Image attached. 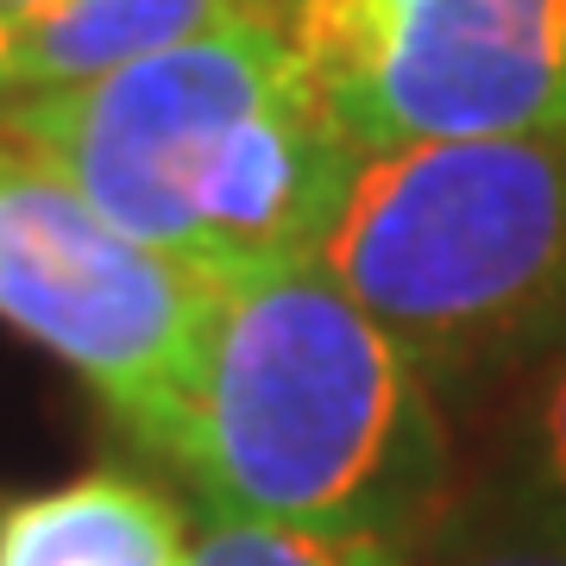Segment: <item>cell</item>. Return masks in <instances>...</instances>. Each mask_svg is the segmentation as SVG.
Returning a JSON list of instances; mask_svg holds the SVG:
<instances>
[{
    "label": "cell",
    "instance_id": "cell-1",
    "mask_svg": "<svg viewBox=\"0 0 566 566\" xmlns=\"http://www.w3.org/2000/svg\"><path fill=\"white\" fill-rule=\"evenodd\" d=\"M177 465L202 516L422 547L453 504L447 403L315 259L208 283Z\"/></svg>",
    "mask_w": 566,
    "mask_h": 566
},
{
    "label": "cell",
    "instance_id": "cell-2",
    "mask_svg": "<svg viewBox=\"0 0 566 566\" xmlns=\"http://www.w3.org/2000/svg\"><path fill=\"white\" fill-rule=\"evenodd\" d=\"M0 133L158 259L227 283L315 259L353 145L277 13L0 107Z\"/></svg>",
    "mask_w": 566,
    "mask_h": 566
},
{
    "label": "cell",
    "instance_id": "cell-3",
    "mask_svg": "<svg viewBox=\"0 0 566 566\" xmlns=\"http://www.w3.org/2000/svg\"><path fill=\"white\" fill-rule=\"evenodd\" d=\"M315 264L441 403L497 397L566 340V133L359 151Z\"/></svg>",
    "mask_w": 566,
    "mask_h": 566
},
{
    "label": "cell",
    "instance_id": "cell-4",
    "mask_svg": "<svg viewBox=\"0 0 566 566\" xmlns=\"http://www.w3.org/2000/svg\"><path fill=\"white\" fill-rule=\"evenodd\" d=\"M353 151L566 133V0H271Z\"/></svg>",
    "mask_w": 566,
    "mask_h": 566
},
{
    "label": "cell",
    "instance_id": "cell-5",
    "mask_svg": "<svg viewBox=\"0 0 566 566\" xmlns=\"http://www.w3.org/2000/svg\"><path fill=\"white\" fill-rule=\"evenodd\" d=\"M208 296L196 271L120 233L0 133V322L70 365L126 441L164 465L196 385Z\"/></svg>",
    "mask_w": 566,
    "mask_h": 566
},
{
    "label": "cell",
    "instance_id": "cell-6",
    "mask_svg": "<svg viewBox=\"0 0 566 566\" xmlns=\"http://www.w3.org/2000/svg\"><path fill=\"white\" fill-rule=\"evenodd\" d=\"M182 554L177 497L120 465L0 497V566H182Z\"/></svg>",
    "mask_w": 566,
    "mask_h": 566
},
{
    "label": "cell",
    "instance_id": "cell-7",
    "mask_svg": "<svg viewBox=\"0 0 566 566\" xmlns=\"http://www.w3.org/2000/svg\"><path fill=\"white\" fill-rule=\"evenodd\" d=\"M271 13V0H44L20 25V95L76 88L107 70L196 44L233 20Z\"/></svg>",
    "mask_w": 566,
    "mask_h": 566
},
{
    "label": "cell",
    "instance_id": "cell-8",
    "mask_svg": "<svg viewBox=\"0 0 566 566\" xmlns=\"http://www.w3.org/2000/svg\"><path fill=\"white\" fill-rule=\"evenodd\" d=\"M416 566H566V523L485 472L453 491L441 523L416 547Z\"/></svg>",
    "mask_w": 566,
    "mask_h": 566
},
{
    "label": "cell",
    "instance_id": "cell-9",
    "mask_svg": "<svg viewBox=\"0 0 566 566\" xmlns=\"http://www.w3.org/2000/svg\"><path fill=\"white\" fill-rule=\"evenodd\" d=\"M491 472L566 523V340L504 390V428H497Z\"/></svg>",
    "mask_w": 566,
    "mask_h": 566
},
{
    "label": "cell",
    "instance_id": "cell-10",
    "mask_svg": "<svg viewBox=\"0 0 566 566\" xmlns=\"http://www.w3.org/2000/svg\"><path fill=\"white\" fill-rule=\"evenodd\" d=\"M182 566H416V547L390 542H340V535H296L271 523L202 516L189 535Z\"/></svg>",
    "mask_w": 566,
    "mask_h": 566
},
{
    "label": "cell",
    "instance_id": "cell-11",
    "mask_svg": "<svg viewBox=\"0 0 566 566\" xmlns=\"http://www.w3.org/2000/svg\"><path fill=\"white\" fill-rule=\"evenodd\" d=\"M20 102V25L0 13V107Z\"/></svg>",
    "mask_w": 566,
    "mask_h": 566
}]
</instances>
